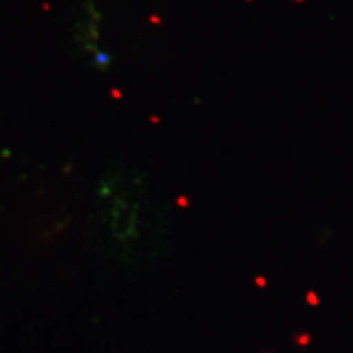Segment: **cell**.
<instances>
[{
	"label": "cell",
	"instance_id": "cell-1",
	"mask_svg": "<svg viewBox=\"0 0 353 353\" xmlns=\"http://www.w3.org/2000/svg\"><path fill=\"white\" fill-rule=\"evenodd\" d=\"M102 220L116 259L143 267L157 259L163 240L159 210L136 171H114L101 185Z\"/></svg>",
	"mask_w": 353,
	"mask_h": 353
}]
</instances>
